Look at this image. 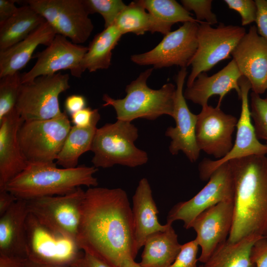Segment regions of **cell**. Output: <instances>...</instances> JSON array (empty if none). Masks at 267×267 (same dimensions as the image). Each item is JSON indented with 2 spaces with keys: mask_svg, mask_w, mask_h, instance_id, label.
Returning a JSON list of instances; mask_svg holds the SVG:
<instances>
[{
  "mask_svg": "<svg viewBox=\"0 0 267 267\" xmlns=\"http://www.w3.org/2000/svg\"><path fill=\"white\" fill-rule=\"evenodd\" d=\"M262 237H265L251 234L235 242L227 239L203 265L204 267H256L251 260V250L255 243Z\"/></svg>",
  "mask_w": 267,
  "mask_h": 267,
  "instance_id": "obj_28",
  "label": "cell"
},
{
  "mask_svg": "<svg viewBox=\"0 0 267 267\" xmlns=\"http://www.w3.org/2000/svg\"><path fill=\"white\" fill-rule=\"evenodd\" d=\"M197 116L196 140L199 149L218 159L223 158L233 147L232 134L238 119L217 106L209 105L202 107Z\"/></svg>",
  "mask_w": 267,
  "mask_h": 267,
  "instance_id": "obj_15",
  "label": "cell"
},
{
  "mask_svg": "<svg viewBox=\"0 0 267 267\" xmlns=\"http://www.w3.org/2000/svg\"><path fill=\"white\" fill-rule=\"evenodd\" d=\"M265 99L267 101V94L266 97L265 98Z\"/></svg>",
  "mask_w": 267,
  "mask_h": 267,
  "instance_id": "obj_49",
  "label": "cell"
},
{
  "mask_svg": "<svg viewBox=\"0 0 267 267\" xmlns=\"http://www.w3.org/2000/svg\"><path fill=\"white\" fill-rule=\"evenodd\" d=\"M137 128L132 122L117 120L97 128L91 146V160L95 168H108L115 165L134 168L146 164L147 153L135 145Z\"/></svg>",
  "mask_w": 267,
  "mask_h": 267,
  "instance_id": "obj_5",
  "label": "cell"
},
{
  "mask_svg": "<svg viewBox=\"0 0 267 267\" xmlns=\"http://www.w3.org/2000/svg\"><path fill=\"white\" fill-rule=\"evenodd\" d=\"M100 119L95 120L87 127H71L63 147L56 160V165L63 168L77 167L80 157L91 150L93 140Z\"/></svg>",
  "mask_w": 267,
  "mask_h": 267,
  "instance_id": "obj_30",
  "label": "cell"
},
{
  "mask_svg": "<svg viewBox=\"0 0 267 267\" xmlns=\"http://www.w3.org/2000/svg\"><path fill=\"white\" fill-rule=\"evenodd\" d=\"M87 50L88 47L74 44L67 38L56 34L49 45L37 54V60L31 70L21 74L22 84L60 70H70L71 75L75 77Z\"/></svg>",
  "mask_w": 267,
  "mask_h": 267,
  "instance_id": "obj_18",
  "label": "cell"
},
{
  "mask_svg": "<svg viewBox=\"0 0 267 267\" xmlns=\"http://www.w3.org/2000/svg\"><path fill=\"white\" fill-rule=\"evenodd\" d=\"M24 122L16 107L0 119V191L28 165L18 139Z\"/></svg>",
  "mask_w": 267,
  "mask_h": 267,
  "instance_id": "obj_20",
  "label": "cell"
},
{
  "mask_svg": "<svg viewBox=\"0 0 267 267\" xmlns=\"http://www.w3.org/2000/svg\"><path fill=\"white\" fill-rule=\"evenodd\" d=\"M70 267H111L100 259L85 252L70 266Z\"/></svg>",
  "mask_w": 267,
  "mask_h": 267,
  "instance_id": "obj_41",
  "label": "cell"
},
{
  "mask_svg": "<svg viewBox=\"0 0 267 267\" xmlns=\"http://www.w3.org/2000/svg\"><path fill=\"white\" fill-rule=\"evenodd\" d=\"M250 107L257 138L265 140L267 145V101L260 95L252 92Z\"/></svg>",
  "mask_w": 267,
  "mask_h": 267,
  "instance_id": "obj_34",
  "label": "cell"
},
{
  "mask_svg": "<svg viewBox=\"0 0 267 267\" xmlns=\"http://www.w3.org/2000/svg\"><path fill=\"white\" fill-rule=\"evenodd\" d=\"M240 89L239 99L241 109L236 125V134L233 147L223 158L217 160L205 158L199 164V176L202 180H209L216 170L222 164L231 160L251 155L267 154V145L262 143L257 138L252 123L249 105V92L251 85L249 80L242 76L239 80Z\"/></svg>",
  "mask_w": 267,
  "mask_h": 267,
  "instance_id": "obj_14",
  "label": "cell"
},
{
  "mask_svg": "<svg viewBox=\"0 0 267 267\" xmlns=\"http://www.w3.org/2000/svg\"><path fill=\"white\" fill-rule=\"evenodd\" d=\"M71 127L65 111L50 119L24 121L18 139L28 164L55 163Z\"/></svg>",
  "mask_w": 267,
  "mask_h": 267,
  "instance_id": "obj_6",
  "label": "cell"
},
{
  "mask_svg": "<svg viewBox=\"0 0 267 267\" xmlns=\"http://www.w3.org/2000/svg\"><path fill=\"white\" fill-rule=\"evenodd\" d=\"M122 36L115 24L97 34L88 47L75 77H81L87 70L93 72L109 68L111 65L112 50Z\"/></svg>",
  "mask_w": 267,
  "mask_h": 267,
  "instance_id": "obj_26",
  "label": "cell"
},
{
  "mask_svg": "<svg viewBox=\"0 0 267 267\" xmlns=\"http://www.w3.org/2000/svg\"><path fill=\"white\" fill-rule=\"evenodd\" d=\"M100 119L98 109H92L87 107L71 115V121L73 126L79 127H89L95 120Z\"/></svg>",
  "mask_w": 267,
  "mask_h": 267,
  "instance_id": "obj_38",
  "label": "cell"
},
{
  "mask_svg": "<svg viewBox=\"0 0 267 267\" xmlns=\"http://www.w3.org/2000/svg\"><path fill=\"white\" fill-rule=\"evenodd\" d=\"M246 33L245 29L239 26L220 23L217 28H213L205 21L199 23L197 48L190 62L191 71L187 80V87L192 84L199 74L230 58Z\"/></svg>",
  "mask_w": 267,
  "mask_h": 267,
  "instance_id": "obj_9",
  "label": "cell"
},
{
  "mask_svg": "<svg viewBox=\"0 0 267 267\" xmlns=\"http://www.w3.org/2000/svg\"><path fill=\"white\" fill-rule=\"evenodd\" d=\"M18 199L14 195L6 190L0 191V216L6 212Z\"/></svg>",
  "mask_w": 267,
  "mask_h": 267,
  "instance_id": "obj_44",
  "label": "cell"
},
{
  "mask_svg": "<svg viewBox=\"0 0 267 267\" xmlns=\"http://www.w3.org/2000/svg\"><path fill=\"white\" fill-rule=\"evenodd\" d=\"M44 21L28 5L19 7L13 16L0 24V50L23 40Z\"/></svg>",
  "mask_w": 267,
  "mask_h": 267,
  "instance_id": "obj_29",
  "label": "cell"
},
{
  "mask_svg": "<svg viewBox=\"0 0 267 267\" xmlns=\"http://www.w3.org/2000/svg\"><path fill=\"white\" fill-rule=\"evenodd\" d=\"M199 23L187 22L178 29L166 34L150 50L133 54L131 60L140 66L152 65L154 68L172 66L186 68L197 48Z\"/></svg>",
  "mask_w": 267,
  "mask_h": 267,
  "instance_id": "obj_11",
  "label": "cell"
},
{
  "mask_svg": "<svg viewBox=\"0 0 267 267\" xmlns=\"http://www.w3.org/2000/svg\"><path fill=\"white\" fill-rule=\"evenodd\" d=\"M85 192L79 187L65 195L27 200L29 212L44 225L76 240Z\"/></svg>",
  "mask_w": 267,
  "mask_h": 267,
  "instance_id": "obj_13",
  "label": "cell"
},
{
  "mask_svg": "<svg viewBox=\"0 0 267 267\" xmlns=\"http://www.w3.org/2000/svg\"><path fill=\"white\" fill-rule=\"evenodd\" d=\"M199 267H204V266L203 265H200Z\"/></svg>",
  "mask_w": 267,
  "mask_h": 267,
  "instance_id": "obj_48",
  "label": "cell"
},
{
  "mask_svg": "<svg viewBox=\"0 0 267 267\" xmlns=\"http://www.w3.org/2000/svg\"><path fill=\"white\" fill-rule=\"evenodd\" d=\"M27 5L41 15L56 34L79 44L86 42L94 26L84 0H28Z\"/></svg>",
  "mask_w": 267,
  "mask_h": 267,
  "instance_id": "obj_10",
  "label": "cell"
},
{
  "mask_svg": "<svg viewBox=\"0 0 267 267\" xmlns=\"http://www.w3.org/2000/svg\"><path fill=\"white\" fill-rule=\"evenodd\" d=\"M29 214L27 200L18 199L0 216V258L13 261L28 258L25 224Z\"/></svg>",
  "mask_w": 267,
  "mask_h": 267,
  "instance_id": "obj_22",
  "label": "cell"
},
{
  "mask_svg": "<svg viewBox=\"0 0 267 267\" xmlns=\"http://www.w3.org/2000/svg\"><path fill=\"white\" fill-rule=\"evenodd\" d=\"M13 0H0V24L3 23L18 10Z\"/></svg>",
  "mask_w": 267,
  "mask_h": 267,
  "instance_id": "obj_43",
  "label": "cell"
},
{
  "mask_svg": "<svg viewBox=\"0 0 267 267\" xmlns=\"http://www.w3.org/2000/svg\"><path fill=\"white\" fill-rule=\"evenodd\" d=\"M86 98L79 94H73L68 96L65 99V111L70 116L73 114L86 107Z\"/></svg>",
  "mask_w": 267,
  "mask_h": 267,
  "instance_id": "obj_42",
  "label": "cell"
},
{
  "mask_svg": "<svg viewBox=\"0 0 267 267\" xmlns=\"http://www.w3.org/2000/svg\"><path fill=\"white\" fill-rule=\"evenodd\" d=\"M199 247L195 239L181 245L179 253L169 267H197Z\"/></svg>",
  "mask_w": 267,
  "mask_h": 267,
  "instance_id": "obj_36",
  "label": "cell"
},
{
  "mask_svg": "<svg viewBox=\"0 0 267 267\" xmlns=\"http://www.w3.org/2000/svg\"><path fill=\"white\" fill-rule=\"evenodd\" d=\"M187 74L186 68H182L176 78V89L173 118L176 126L169 127L165 132L166 136L171 139L169 147L172 155L182 151L191 162H196L199 157L196 140V126L197 116L189 110L183 94V86Z\"/></svg>",
  "mask_w": 267,
  "mask_h": 267,
  "instance_id": "obj_16",
  "label": "cell"
},
{
  "mask_svg": "<svg viewBox=\"0 0 267 267\" xmlns=\"http://www.w3.org/2000/svg\"><path fill=\"white\" fill-rule=\"evenodd\" d=\"M25 230L27 257L34 262L70 267L83 253L75 238L47 227L30 213Z\"/></svg>",
  "mask_w": 267,
  "mask_h": 267,
  "instance_id": "obj_7",
  "label": "cell"
},
{
  "mask_svg": "<svg viewBox=\"0 0 267 267\" xmlns=\"http://www.w3.org/2000/svg\"><path fill=\"white\" fill-rule=\"evenodd\" d=\"M233 201L221 202L200 214L191 225L196 233L195 239L201 248L198 261L205 263L215 250L225 242L233 221Z\"/></svg>",
  "mask_w": 267,
  "mask_h": 267,
  "instance_id": "obj_17",
  "label": "cell"
},
{
  "mask_svg": "<svg viewBox=\"0 0 267 267\" xmlns=\"http://www.w3.org/2000/svg\"><path fill=\"white\" fill-rule=\"evenodd\" d=\"M181 245L172 225L149 235L143 244L139 263L142 267H169L179 253Z\"/></svg>",
  "mask_w": 267,
  "mask_h": 267,
  "instance_id": "obj_25",
  "label": "cell"
},
{
  "mask_svg": "<svg viewBox=\"0 0 267 267\" xmlns=\"http://www.w3.org/2000/svg\"><path fill=\"white\" fill-rule=\"evenodd\" d=\"M234 59L222 70L208 76L206 72L199 74L192 84L183 92L185 99L199 104L202 107L207 105L209 99L213 95H218V107H220L224 96L234 89L239 98L240 89L239 80L242 76Z\"/></svg>",
  "mask_w": 267,
  "mask_h": 267,
  "instance_id": "obj_21",
  "label": "cell"
},
{
  "mask_svg": "<svg viewBox=\"0 0 267 267\" xmlns=\"http://www.w3.org/2000/svg\"><path fill=\"white\" fill-rule=\"evenodd\" d=\"M19 72L7 75L0 80V119L16 107L22 85Z\"/></svg>",
  "mask_w": 267,
  "mask_h": 267,
  "instance_id": "obj_32",
  "label": "cell"
},
{
  "mask_svg": "<svg viewBox=\"0 0 267 267\" xmlns=\"http://www.w3.org/2000/svg\"><path fill=\"white\" fill-rule=\"evenodd\" d=\"M56 33L46 21L23 40L4 50H0V78L19 72L30 61L36 48L47 46Z\"/></svg>",
  "mask_w": 267,
  "mask_h": 267,
  "instance_id": "obj_24",
  "label": "cell"
},
{
  "mask_svg": "<svg viewBox=\"0 0 267 267\" xmlns=\"http://www.w3.org/2000/svg\"><path fill=\"white\" fill-rule=\"evenodd\" d=\"M257 11L256 19L260 36L267 40V0H256Z\"/></svg>",
  "mask_w": 267,
  "mask_h": 267,
  "instance_id": "obj_40",
  "label": "cell"
},
{
  "mask_svg": "<svg viewBox=\"0 0 267 267\" xmlns=\"http://www.w3.org/2000/svg\"><path fill=\"white\" fill-rule=\"evenodd\" d=\"M69 75L57 73L22 84L16 108L24 121L50 119L61 115L59 96L70 88Z\"/></svg>",
  "mask_w": 267,
  "mask_h": 267,
  "instance_id": "obj_8",
  "label": "cell"
},
{
  "mask_svg": "<svg viewBox=\"0 0 267 267\" xmlns=\"http://www.w3.org/2000/svg\"><path fill=\"white\" fill-rule=\"evenodd\" d=\"M229 163L234 191L227 240L235 242L251 234L267 237V156L251 155Z\"/></svg>",
  "mask_w": 267,
  "mask_h": 267,
  "instance_id": "obj_2",
  "label": "cell"
},
{
  "mask_svg": "<svg viewBox=\"0 0 267 267\" xmlns=\"http://www.w3.org/2000/svg\"><path fill=\"white\" fill-rule=\"evenodd\" d=\"M120 267H142L139 263L134 261V260L132 258L125 259Z\"/></svg>",
  "mask_w": 267,
  "mask_h": 267,
  "instance_id": "obj_47",
  "label": "cell"
},
{
  "mask_svg": "<svg viewBox=\"0 0 267 267\" xmlns=\"http://www.w3.org/2000/svg\"><path fill=\"white\" fill-rule=\"evenodd\" d=\"M234 183L229 162L218 167L206 185L190 199L180 202L169 211L167 223L181 221L189 229L195 219L207 209L221 202L234 199Z\"/></svg>",
  "mask_w": 267,
  "mask_h": 267,
  "instance_id": "obj_12",
  "label": "cell"
},
{
  "mask_svg": "<svg viewBox=\"0 0 267 267\" xmlns=\"http://www.w3.org/2000/svg\"><path fill=\"white\" fill-rule=\"evenodd\" d=\"M242 76L250 82L252 92L262 94L267 90V40L251 26L231 53Z\"/></svg>",
  "mask_w": 267,
  "mask_h": 267,
  "instance_id": "obj_19",
  "label": "cell"
},
{
  "mask_svg": "<svg viewBox=\"0 0 267 267\" xmlns=\"http://www.w3.org/2000/svg\"><path fill=\"white\" fill-rule=\"evenodd\" d=\"M17 267H69L68 266H56L40 263L34 262L28 258L18 261Z\"/></svg>",
  "mask_w": 267,
  "mask_h": 267,
  "instance_id": "obj_45",
  "label": "cell"
},
{
  "mask_svg": "<svg viewBox=\"0 0 267 267\" xmlns=\"http://www.w3.org/2000/svg\"><path fill=\"white\" fill-rule=\"evenodd\" d=\"M251 258L256 267H267V237H262L255 243Z\"/></svg>",
  "mask_w": 267,
  "mask_h": 267,
  "instance_id": "obj_39",
  "label": "cell"
},
{
  "mask_svg": "<svg viewBox=\"0 0 267 267\" xmlns=\"http://www.w3.org/2000/svg\"><path fill=\"white\" fill-rule=\"evenodd\" d=\"M94 166H79L74 168H58L56 163L29 164L10 180L6 190L18 199L28 200L39 197L63 195L81 186L96 187L97 179Z\"/></svg>",
  "mask_w": 267,
  "mask_h": 267,
  "instance_id": "obj_3",
  "label": "cell"
},
{
  "mask_svg": "<svg viewBox=\"0 0 267 267\" xmlns=\"http://www.w3.org/2000/svg\"><path fill=\"white\" fill-rule=\"evenodd\" d=\"M153 68L141 72L125 88L126 95L121 99L112 98L104 94L102 106H112L115 110L117 120L132 122L136 119L154 120L166 115L174 116L176 87L165 84L159 89L150 88L147 81Z\"/></svg>",
  "mask_w": 267,
  "mask_h": 267,
  "instance_id": "obj_4",
  "label": "cell"
},
{
  "mask_svg": "<svg viewBox=\"0 0 267 267\" xmlns=\"http://www.w3.org/2000/svg\"><path fill=\"white\" fill-rule=\"evenodd\" d=\"M180 2L186 10L194 12L199 21L205 20L211 25L218 23L217 17L211 10L212 0H181Z\"/></svg>",
  "mask_w": 267,
  "mask_h": 267,
  "instance_id": "obj_35",
  "label": "cell"
},
{
  "mask_svg": "<svg viewBox=\"0 0 267 267\" xmlns=\"http://www.w3.org/2000/svg\"><path fill=\"white\" fill-rule=\"evenodd\" d=\"M137 1L148 12L172 26L178 22H195L201 23L203 22L193 18L190 12L175 0Z\"/></svg>",
  "mask_w": 267,
  "mask_h": 267,
  "instance_id": "obj_31",
  "label": "cell"
},
{
  "mask_svg": "<svg viewBox=\"0 0 267 267\" xmlns=\"http://www.w3.org/2000/svg\"><path fill=\"white\" fill-rule=\"evenodd\" d=\"M132 200L134 237L139 251L149 235L166 230L172 224L168 223L162 224L159 222L157 216L159 211L146 178H143L139 180Z\"/></svg>",
  "mask_w": 267,
  "mask_h": 267,
  "instance_id": "obj_23",
  "label": "cell"
},
{
  "mask_svg": "<svg viewBox=\"0 0 267 267\" xmlns=\"http://www.w3.org/2000/svg\"><path fill=\"white\" fill-rule=\"evenodd\" d=\"M89 14L97 13L104 22V28L113 25L126 7L122 0H84Z\"/></svg>",
  "mask_w": 267,
  "mask_h": 267,
  "instance_id": "obj_33",
  "label": "cell"
},
{
  "mask_svg": "<svg viewBox=\"0 0 267 267\" xmlns=\"http://www.w3.org/2000/svg\"><path fill=\"white\" fill-rule=\"evenodd\" d=\"M18 261L0 258V267H17Z\"/></svg>",
  "mask_w": 267,
  "mask_h": 267,
  "instance_id": "obj_46",
  "label": "cell"
},
{
  "mask_svg": "<svg viewBox=\"0 0 267 267\" xmlns=\"http://www.w3.org/2000/svg\"><path fill=\"white\" fill-rule=\"evenodd\" d=\"M228 7L237 12L241 18L242 26H246L255 22L257 8L253 0H224Z\"/></svg>",
  "mask_w": 267,
  "mask_h": 267,
  "instance_id": "obj_37",
  "label": "cell"
},
{
  "mask_svg": "<svg viewBox=\"0 0 267 267\" xmlns=\"http://www.w3.org/2000/svg\"><path fill=\"white\" fill-rule=\"evenodd\" d=\"M114 24L123 35L129 33L141 35L147 32L165 35L172 27L148 12L137 0L127 5Z\"/></svg>",
  "mask_w": 267,
  "mask_h": 267,
  "instance_id": "obj_27",
  "label": "cell"
},
{
  "mask_svg": "<svg viewBox=\"0 0 267 267\" xmlns=\"http://www.w3.org/2000/svg\"><path fill=\"white\" fill-rule=\"evenodd\" d=\"M77 242L84 252L120 267L138 250L132 207L122 188L92 187L85 191Z\"/></svg>",
  "mask_w": 267,
  "mask_h": 267,
  "instance_id": "obj_1",
  "label": "cell"
}]
</instances>
